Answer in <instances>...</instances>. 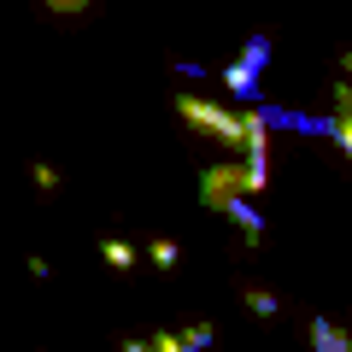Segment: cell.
I'll return each instance as SVG.
<instances>
[{
  "mask_svg": "<svg viewBox=\"0 0 352 352\" xmlns=\"http://www.w3.org/2000/svg\"><path fill=\"white\" fill-rule=\"evenodd\" d=\"M176 118L188 129H200V135L223 141V147H241V112H229V106H212V100H200V94H182V100H176Z\"/></svg>",
  "mask_w": 352,
  "mask_h": 352,
  "instance_id": "obj_1",
  "label": "cell"
},
{
  "mask_svg": "<svg viewBox=\"0 0 352 352\" xmlns=\"http://www.w3.org/2000/svg\"><path fill=\"white\" fill-rule=\"evenodd\" d=\"M311 352H352L346 329H335L329 317H311Z\"/></svg>",
  "mask_w": 352,
  "mask_h": 352,
  "instance_id": "obj_5",
  "label": "cell"
},
{
  "mask_svg": "<svg viewBox=\"0 0 352 352\" xmlns=\"http://www.w3.org/2000/svg\"><path fill=\"white\" fill-rule=\"evenodd\" d=\"M36 188H41V194L59 188V170H53V164H36Z\"/></svg>",
  "mask_w": 352,
  "mask_h": 352,
  "instance_id": "obj_12",
  "label": "cell"
},
{
  "mask_svg": "<svg viewBox=\"0 0 352 352\" xmlns=\"http://www.w3.org/2000/svg\"><path fill=\"white\" fill-rule=\"evenodd\" d=\"M223 88H229V100H241V106H247V100H258V71H247V65H229V71H223Z\"/></svg>",
  "mask_w": 352,
  "mask_h": 352,
  "instance_id": "obj_4",
  "label": "cell"
},
{
  "mask_svg": "<svg viewBox=\"0 0 352 352\" xmlns=\"http://www.w3.org/2000/svg\"><path fill=\"white\" fill-rule=\"evenodd\" d=\"M241 65L264 76V65H270V41H264V36H247V47H241Z\"/></svg>",
  "mask_w": 352,
  "mask_h": 352,
  "instance_id": "obj_7",
  "label": "cell"
},
{
  "mask_svg": "<svg viewBox=\"0 0 352 352\" xmlns=\"http://www.w3.org/2000/svg\"><path fill=\"white\" fill-rule=\"evenodd\" d=\"M229 194H247L241 164H212V170H200V206H206V212H217Z\"/></svg>",
  "mask_w": 352,
  "mask_h": 352,
  "instance_id": "obj_2",
  "label": "cell"
},
{
  "mask_svg": "<svg viewBox=\"0 0 352 352\" xmlns=\"http://www.w3.org/2000/svg\"><path fill=\"white\" fill-rule=\"evenodd\" d=\"M217 212H223L229 223L241 229V241H247V247H258V241H264V212L252 206V194H229V200L217 206Z\"/></svg>",
  "mask_w": 352,
  "mask_h": 352,
  "instance_id": "obj_3",
  "label": "cell"
},
{
  "mask_svg": "<svg viewBox=\"0 0 352 352\" xmlns=\"http://www.w3.org/2000/svg\"><path fill=\"white\" fill-rule=\"evenodd\" d=\"M176 340H182V352H212V340H217V329H212V323H194L188 335H176Z\"/></svg>",
  "mask_w": 352,
  "mask_h": 352,
  "instance_id": "obj_8",
  "label": "cell"
},
{
  "mask_svg": "<svg viewBox=\"0 0 352 352\" xmlns=\"http://www.w3.org/2000/svg\"><path fill=\"white\" fill-rule=\"evenodd\" d=\"M147 352H182V340H176V329H159V335L147 340Z\"/></svg>",
  "mask_w": 352,
  "mask_h": 352,
  "instance_id": "obj_11",
  "label": "cell"
},
{
  "mask_svg": "<svg viewBox=\"0 0 352 352\" xmlns=\"http://www.w3.org/2000/svg\"><path fill=\"white\" fill-rule=\"evenodd\" d=\"M88 0H47V12H82Z\"/></svg>",
  "mask_w": 352,
  "mask_h": 352,
  "instance_id": "obj_13",
  "label": "cell"
},
{
  "mask_svg": "<svg viewBox=\"0 0 352 352\" xmlns=\"http://www.w3.org/2000/svg\"><path fill=\"white\" fill-rule=\"evenodd\" d=\"M241 305L258 311V317H276V294H264V288H247V294H241Z\"/></svg>",
  "mask_w": 352,
  "mask_h": 352,
  "instance_id": "obj_9",
  "label": "cell"
},
{
  "mask_svg": "<svg viewBox=\"0 0 352 352\" xmlns=\"http://www.w3.org/2000/svg\"><path fill=\"white\" fill-rule=\"evenodd\" d=\"M147 258H153V264H164V270H170V264L182 258V252H176V241H153V247H147Z\"/></svg>",
  "mask_w": 352,
  "mask_h": 352,
  "instance_id": "obj_10",
  "label": "cell"
},
{
  "mask_svg": "<svg viewBox=\"0 0 352 352\" xmlns=\"http://www.w3.org/2000/svg\"><path fill=\"white\" fill-rule=\"evenodd\" d=\"M124 352H147V340H129V346H124Z\"/></svg>",
  "mask_w": 352,
  "mask_h": 352,
  "instance_id": "obj_14",
  "label": "cell"
},
{
  "mask_svg": "<svg viewBox=\"0 0 352 352\" xmlns=\"http://www.w3.org/2000/svg\"><path fill=\"white\" fill-rule=\"evenodd\" d=\"M100 258H106V264H118V270H129V264H135L141 252L129 247V241H118V235H112V241H100Z\"/></svg>",
  "mask_w": 352,
  "mask_h": 352,
  "instance_id": "obj_6",
  "label": "cell"
}]
</instances>
